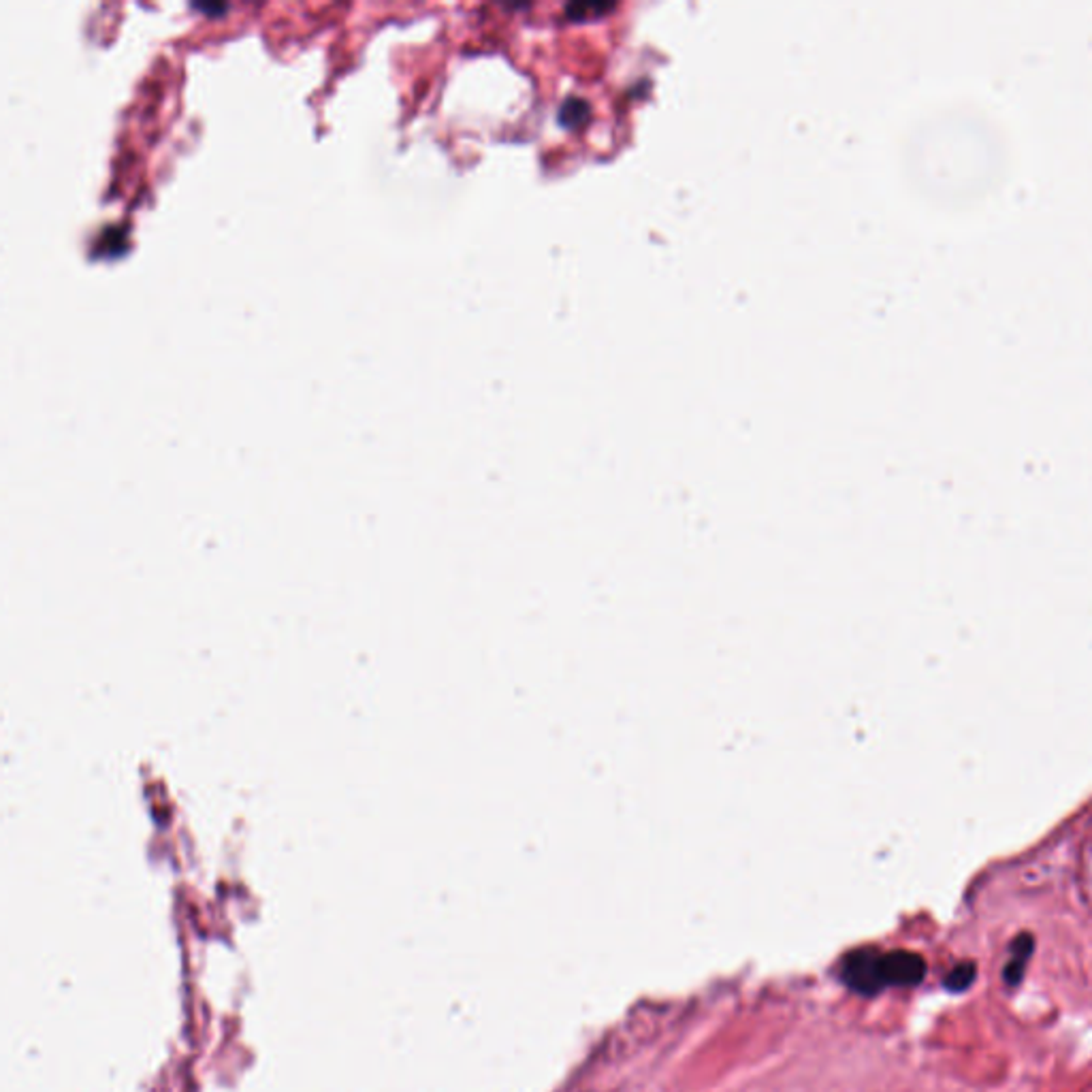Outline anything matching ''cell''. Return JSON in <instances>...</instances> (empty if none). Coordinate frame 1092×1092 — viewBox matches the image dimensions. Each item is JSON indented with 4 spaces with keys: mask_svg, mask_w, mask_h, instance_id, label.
Listing matches in <instances>:
<instances>
[{
    "mask_svg": "<svg viewBox=\"0 0 1092 1092\" xmlns=\"http://www.w3.org/2000/svg\"><path fill=\"white\" fill-rule=\"evenodd\" d=\"M851 984L860 994H877L883 988H913L926 977V960L920 954L896 950L877 954L860 950L851 960Z\"/></svg>",
    "mask_w": 1092,
    "mask_h": 1092,
    "instance_id": "1",
    "label": "cell"
},
{
    "mask_svg": "<svg viewBox=\"0 0 1092 1092\" xmlns=\"http://www.w3.org/2000/svg\"><path fill=\"white\" fill-rule=\"evenodd\" d=\"M1033 950H1035L1033 937L1028 935V932H1022V935H1018L1014 939V943H1011V947H1009L1011 960H1016L1020 964H1026L1028 958H1031V956H1033Z\"/></svg>",
    "mask_w": 1092,
    "mask_h": 1092,
    "instance_id": "3",
    "label": "cell"
},
{
    "mask_svg": "<svg viewBox=\"0 0 1092 1092\" xmlns=\"http://www.w3.org/2000/svg\"><path fill=\"white\" fill-rule=\"evenodd\" d=\"M977 977V964L975 962H958L956 967L947 973V977L943 979V986L947 992H964L969 990L971 984L975 982Z\"/></svg>",
    "mask_w": 1092,
    "mask_h": 1092,
    "instance_id": "2",
    "label": "cell"
},
{
    "mask_svg": "<svg viewBox=\"0 0 1092 1092\" xmlns=\"http://www.w3.org/2000/svg\"><path fill=\"white\" fill-rule=\"evenodd\" d=\"M587 105L585 101H568L562 109V118L563 122H580L587 116Z\"/></svg>",
    "mask_w": 1092,
    "mask_h": 1092,
    "instance_id": "4",
    "label": "cell"
}]
</instances>
